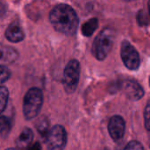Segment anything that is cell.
<instances>
[{
	"instance_id": "obj_6",
	"label": "cell",
	"mask_w": 150,
	"mask_h": 150,
	"mask_svg": "<svg viewBox=\"0 0 150 150\" xmlns=\"http://www.w3.org/2000/svg\"><path fill=\"white\" fill-rule=\"evenodd\" d=\"M121 59L125 66L130 70H137L141 64V58L138 51L128 41H124L121 44L120 49Z\"/></svg>"
},
{
	"instance_id": "obj_16",
	"label": "cell",
	"mask_w": 150,
	"mask_h": 150,
	"mask_svg": "<svg viewBox=\"0 0 150 150\" xmlns=\"http://www.w3.org/2000/svg\"><path fill=\"white\" fill-rule=\"evenodd\" d=\"M11 76V71L4 65H0V84L5 83Z\"/></svg>"
},
{
	"instance_id": "obj_8",
	"label": "cell",
	"mask_w": 150,
	"mask_h": 150,
	"mask_svg": "<svg viewBox=\"0 0 150 150\" xmlns=\"http://www.w3.org/2000/svg\"><path fill=\"white\" fill-rule=\"evenodd\" d=\"M125 129L126 123L121 116L114 115L110 119V121L108 123V132L113 141H120L124 136Z\"/></svg>"
},
{
	"instance_id": "obj_12",
	"label": "cell",
	"mask_w": 150,
	"mask_h": 150,
	"mask_svg": "<svg viewBox=\"0 0 150 150\" xmlns=\"http://www.w3.org/2000/svg\"><path fill=\"white\" fill-rule=\"evenodd\" d=\"M98 26V20L96 18H92L90 20H88L87 22H85L84 24H83L82 25V33L86 36V37H90L93 34V33L97 30Z\"/></svg>"
},
{
	"instance_id": "obj_15",
	"label": "cell",
	"mask_w": 150,
	"mask_h": 150,
	"mask_svg": "<svg viewBox=\"0 0 150 150\" xmlns=\"http://www.w3.org/2000/svg\"><path fill=\"white\" fill-rule=\"evenodd\" d=\"M37 130H38V132L44 137L45 136V138H46V136H47V133H48V131H49V129H48V121H47V120L46 119V118H42V119H40V120H39V123L37 124Z\"/></svg>"
},
{
	"instance_id": "obj_1",
	"label": "cell",
	"mask_w": 150,
	"mask_h": 150,
	"mask_svg": "<svg viewBox=\"0 0 150 150\" xmlns=\"http://www.w3.org/2000/svg\"><path fill=\"white\" fill-rule=\"evenodd\" d=\"M53 27L59 33L73 35L76 33L79 19L75 10L68 4H61L53 8L49 14Z\"/></svg>"
},
{
	"instance_id": "obj_11",
	"label": "cell",
	"mask_w": 150,
	"mask_h": 150,
	"mask_svg": "<svg viewBox=\"0 0 150 150\" xmlns=\"http://www.w3.org/2000/svg\"><path fill=\"white\" fill-rule=\"evenodd\" d=\"M18 58V52L12 47H0V62L11 63Z\"/></svg>"
},
{
	"instance_id": "obj_22",
	"label": "cell",
	"mask_w": 150,
	"mask_h": 150,
	"mask_svg": "<svg viewBox=\"0 0 150 150\" xmlns=\"http://www.w3.org/2000/svg\"><path fill=\"white\" fill-rule=\"evenodd\" d=\"M126 1H132V0H126Z\"/></svg>"
},
{
	"instance_id": "obj_23",
	"label": "cell",
	"mask_w": 150,
	"mask_h": 150,
	"mask_svg": "<svg viewBox=\"0 0 150 150\" xmlns=\"http://www.w3.org/2000/svg\"><path fill=\"white\" fill-rule=\"evenodd\" d=\"M8 150H12V149H8Z\"/></svg>"
},
{
	"instance_id": "obj_9",
	"label": "cell",
	"mask_w": 150,
	"mask_h": 150,
	"mask_svg": "<svg viewBox=\"0 0 150 150\" xmlns=\"http://www.w3.org/2000/svg\"><path fill=\"white\" fill-rule=\"evenodd\" d=\"M5 37L11 42H20L24 40L25 33L20 26L17 25H11L6 29Z\"/></svg>"
},
{
	"instance_id": "obj_2",
	"label": "cell",
	"mask_w": 150,
	"mask_h": 150,
	"mask_svg": "<svg viewBox=\"0 0 150 150\" xmlns=\"http://www.w3.org/2000/svg\"><path fill=\"white\" fill-rule=\"evenodd\" d=\"M114 38V31L109 27L103 29L96 37L92 44L91 52L97 60L103 61L106 58L112 47Z\"/></svg>"
},
{
	"instance_id": "obj_17",
	"label": "cell",
	"mask_w": 150,
	"mask_h": 150,
	"mask_svg": "<svg viewBox=\"0 0 150 150\" xmlns=\"http://www.w3.org/2000/svg\"><path fill=\"white\" fill-rule=\"evenodd\" d=\"M124 150H144V149L139 142L132 141L126 146Z\"/></svg>"
},
{
	"instance_id": "obj_5",
	"label": "cell",
	"mask_w": 150,
	"mask_h": 150,
	"mask_svg": "<svg viewBox=\"0 0 150 150\" xmlns=\"http://www.w3.org/2000/svg\"><path fill=\"white\" fill-rule=\"evenodd\" d=\"M46 142L49 150H62L67 143V133L65 128L61 125H55L49 129Z\"/></svg>"
},
{
	"instance_id": "obj_10",
	"label": "cell",
	"mask_w": 150,
	"mask_h": 150,
	"mask_svg": "<svg viewBox=\"0 0 150 150\" xmlns=\"http://www.w3.org/2000/svg\"><path fill=\"white\" fill-rule=\"evenodd\" d=\"M33 140V131L28 128L25 127L22 130V132L20 133L18 140H17V146L18 149H25L28 146H30L32 144V142Z\"/></svg>"
},
{
	"instance_id": "obj_4",
	"label": "cell",
	"mask_w": 150,
	"mask_h": 150,
	"mask_svg": "<svg viewBox=\"0 0 150 150\" xmlns=\"http://www.w3.org/2000/svg\"><path fill=\"white\" fill-rule=\"evenodd\" d=\"M80 79V64L77 60H70L63 72L62 84L67 93H73L78 85Z\"/></svg>"
},
{
	"instance_id": "obj_3",
	"label": "cell",
	"mask_w": 150,
	"mask_h": 150,
	"mask_svg": "<svg viewBox=\"0 0 150 150\" xmlns=\"http://www.w3.org/2000/svg\"><path fill=\"white\" fill-rule=\"evenodd\" d=\"M43 100V93L39 88H31L26 92L23 100V114L26 120H33L39 115Z\"/></svg>"
},
{
	"instance_id": "obj_19",
	"label": "cell",
	"mask_w": 150,
	"mask_h": 150,
	"mask_svg": "<svg viewBox=\"0 0 150 150\" xmlns=\"http://www.w3.org/2000/svg\"><path fill=\"white\" fill-rule=\"evenodd\" d=\"M149 103L147 104L146 105V108H145V111H144V118H145V127H146V129L149 131Z\"/></svg>"
},
{
	"instance_id": "obj_13",
	"label": "cell",
	"mask_w": 150,
	"mask_h": 150,
	"mask_svg": "<svg viewBox=\"0 0 150 150\" xmlns=\"http://www.w3.org/2000/svg\"><path fill=\"white\" fill-rule=\"evenodd\" d=\"M11 131L10 120L5 116H0V137H5Z\"/></svg>"
},
{
	"instance_id": "obj_21",
	"label": "cell",
	"mask_w": 150,
	"mask_h": 150,
	"mask_svg": "<svg viewBox=\"0 0 150 150\" xmlns=\"http://www.w3.org/2000/svg\"><path fill=\"white\" fill-rule=\"evenodd\" d=\"M6 11V5L2 2L0 1V16H3V14H4Z\"/></svg>"
},
{
	"instance_id": "obj_18",
	"label": "cell",
	"mask_w": 150,
	"mask_h": 150,
	"mask_svg": "<svg viewBox=\"0 0 150 150\" xmlns=\"http://www.w3.org/2000/svg\"><path fill=\"white\" fill-rule=\"evenodd\" d=\"M138 22L141 25H149V16L144 11H141L138 15Z\"/></svg>"
},
{
	"instance_id": "obj_7",
	"label": "cell",
	"mask_w": 150,
	"mask_h": 150,
	"mask_svg": "<svg viewBox=\"0 0 150 150\" xmlns=\"http://www.w3.org/2000/svg\"><path fill=\"white\" fill-rule=\"evenodd\" d=\"M120 88L127 98L133 101L140 100L144 96V90L141 84L134 80H126L120 84Z\"/></svg>"
},
{
	"instance_id": "obj_14",
	"label": "cell",
	"mask_w": 150,
	"mask_h": 150,
	"mask_svg": "<svg viewBox=\"0 0 150 150\" xmlns=\"http://www.w3.org/2000/svg\"><path fill=\"white\" fill-rule=\"evenodd\" d=\"M9 98L8 89L4 86H0V114L5 109Z\"/></svg>"
},
{
	"instance_id": "obj_20",
	"label": "cell",
	"mask_w": 150,
	"mask_h": 150,
	"mask_svg": "<svg viewBox=\"0 0 150 150\" xmlns=\"http://www.w3.org/2000/svg\"><path fill=\"white\" fill-rule=\"evenodd\" d=\"M25 150H41V146L39 142H35L25 148Z\"/></svg>"
}]
</instances>
